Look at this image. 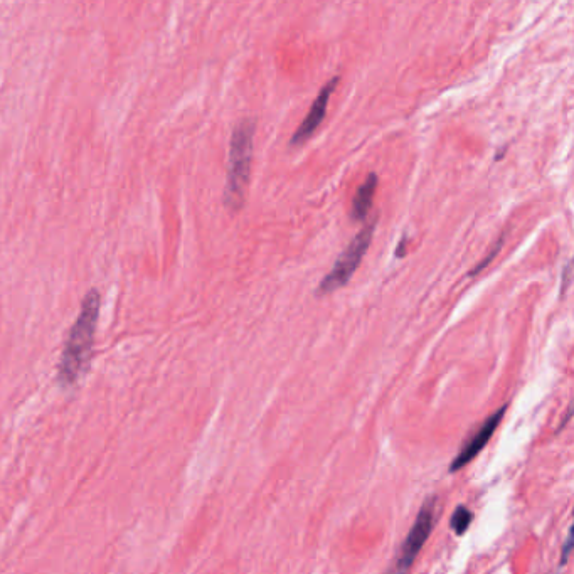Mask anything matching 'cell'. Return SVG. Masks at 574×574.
<instances>
[{
  "instance_id": "5",
  "label": "cell",
  "mask_w": 574,
  "mask_h": 574,
  "mask_svg": "<svg viewBox=\"0 0 574 574\" xmlns=\"http://www.w3.org/2000/svg\"><path fill=\"white\" fill-rule=\"evenodd\" d=\"M505 410H507V406H502L499 411H495L494 415L489 416V420L480 425L479 430L475 431L474 436L465 443V447L460 450L457 458L453 460L452 465H450V472H458L463 467H467L468 463L472 462L487 447V443L490 442L494 431L497 430V426L504 418Z\"/></svg>"
},
{
  "instance_id": "7",
  "label": "cell",
  "mask_w": 574,
  "mask_h": 574,
  "mask_svg": "<svg viewBox=\"0 0 574 574\" xmlns=\"http://www.w3.org/2000/svg\"><path fill=\"white\" fill-rule=\"evenodd\" d=\"M376 189H378V176L371 174L367 177V181L357 189L356 196L352 199L351 216L354 221L366 218L369 209L373 206Z\"/></svg>"
},
{
  "instance_id": "6",
  "label": "cell",
  "mask_w": 574,
  "mask_h": 574,
  "mask_svg": "<svg viewBox=\"0 0 574 574\" xmlns=\"http://www.w3.org/2000/svg\"><path fill=\"white\" fill-rule=\"evenodd\" d=\"M337 83H339V78H332V80L322 88L319 96H317L314 103H312L309 115L303 118V122L300 123V127L297 128V132L293 133L290 145L303 144L305 140H309L310 137L314 135L315 130L319 128L320 123L324 120L325 113H327V107H329L330 96H332L335 88H337Z\"/></svg>"
},
{
  "instance_id": "10",
  "label": "cell",
  "mask_w": 574,
  "mask_h": 574,
  "mask_svg": "<svg viewBox=\"0 0 574 574\" xmlns=\"http://www.w3.org/2000/svg\"><path fill=\"white\" fill-rule=\"evenodd\" d=\"M569 551H571V534H568V536H566V543H564L563 548V556H561V566H564V564H566V561H568Z\"/></svg>"
},
{
  "instance_id": "2",
  "label": "cell",
  "mask_w": 574,
  "mask_h": 574,
  "mask_svg": "<svg viewBox=\"0 0 574 574\" xmlns=\"http://www.w3.org/2000/svg\"><path fill=\"white\" fill-rule=\"evenodd\" d=\"M255 122L241 120L233 130L229 145L228 181L224 191V201L229 208L240 209L245 202L250 184L251 159H253Z\"/></svg>"
},
{
  "instance_id": "9",
  "label": "cell",
  "mask_w": 574,
  "mask_h": 574,
  "mask_svg": "<svg viewBox=\"0 0 574 574\" xmlns=\"http://www.w3.org/2000/svg\"><path fill=\"white\" fill-rule=\"evenodd\" d=\"M502 245H504V236H500V240L495 243V248L489 251V255L485 256V260L482 261L480 265L475 266L474 272L470 273V275H477V273L482 272L485 266L489 265L490 261L494 260L495 256H497Z\"/></svg>"
},
{
  "instance_id": "1",
  "label": "cell",
  "mask_w": 574,
  "mask_h": 574,
  "mask_svg": "<svg viewBox=\"0 0 574 574\" xmlns=\"http://www.w3.org/2000/svg\"><path fill=\"white\" fill-rule=\"evenodd\" d=\"M101 297L98 290L86 293L81 312L71 327L68 341L59 359L58 381L63 388H71L85 376L90 367L95 344L96 322L100 315Z\"/></svg>"
},
{
  "instance_id": "4",
  "label": "cell",
  "mask_w": 574,
  "mask_h": 574,
  "mask_svg": "<svg viewBox=\"0 0 574 574\" xmlns=\"http://www.w3.org/2000/svg\"><path fill=\"white\" fill-rule=\"evenodd\" d=\"M436 516H438L436 497H430V499L425 500V504L421 507L420 514L416 517L410 534L404 539L401 551L396 558V564L389 574H408L421 549L425 546L426 539L430 537L431 531L435 527Z\"/></svg>"
},
{
  "instance_id": "3",
  "label": "cell",
  "mask_w": 574,
  "mask_h": 574,
  "mask_svg": "<svg viewBox=\"0 0 574 574\" xmlns=\"http://www.w3.org/2000/svg\"><path fill=\"white\" fill-rule=\"evenodd\" d=\"M373 236L374 223L367 224L366 228L362 229L361 233L357 234L356 238L351 241V245L347 246L346 251L339 256V260L335 261V265L327 273V277L320 282L317 295H327V293L335 292V290H339L349 283L352 275L361 265L362 258L369 250Z\"/></svg>"
},
{
  "instance_id": "8",
  "label": "cell",
  "mask_w": 574,
  "mask_h": 574,
  "mask_svg": "<svg viewBox=\"0 0 574 574\" xmlns=\"http://www.w3.org/2000/svg\"><path fill=\"white\" fill-rule=\"evenodd\" d=\"M472 519H474V514L468 511L465 505H458L457 511L453 512L450 526H452L455 534H458V536H463V534L467 532L468 527H470V524H472Z\"/></svg>"
}]
</instances>
